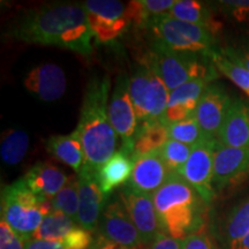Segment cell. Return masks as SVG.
I'll use <instances>...</instances> for the list:
<instances>
[{"mask_svg":"<svg viewBox=\"0 0 249 249\" xmlns=\"http://www.w3.org/2000/svg\"><path fill=\"white\" fill-rule=\"evenodd\" d=\"M52 211L66 214L77 224L79 214V179L71 176L64 188L51 201Z\"/></svg>","mask_w":249,"mask_h":249,"instance_id":"27","label":"cell"},{"mask_svg":"<svg viewBox=\"0 0 249 249\" xmlns=\"http://www.w3.org/2000/svg\"><path fill=\"white\" fill-rule=\"evenodd\" d=\"M129 80L127 74L118 76L116 87L108 103V118L118 135L123 140L121 150L132 156L133 139L139 127L138 116L129 93Z\"/></svg>","mask_w":249,"mask_h":249,"instance_id":"10","label":"cell"},{"mask_svg":"<svg viewBox=\"0 0 249 249\" xmlns=\"http://www.w3.org/2000/svg\"><path fill=\"white\" fill-rule=\"evenodd\" d=\"M209 85V80L195 79L170 91L166 111L160 121L170 126L194 117L198 102Z\"/></svg>","mask_w":249,"mask_h":249,"instance_id":"17","label":"cell"},{"mask_svg":"<svg viewBox=\"0 0 249 249\" xmlns=\"http://www.w3.org/2000/svg\"><path fill=\"white\" fill-rule=\"evenodd\" d=\"M26 249H65L61 241L38 240V239H27L24 240Z\"/></svg>","mask_w":249,"mask_h":249,"instance_id":"38","label":"cell"},{"mask_svg":"<svg viewBox=\"0 0 249 249\" xmlns=\"http://www.w3.org/2000/svg\"><path fill=\"white\" fill-rule=\"evenodd\" d=\"M183 249H213L209 236L203 227L183 240Z\"/></svg>","mask_w":249,"mask_h":249,"instance_id":"36","label":"cell"},{"mask_svg":"<svg viewBox=\"0 0 249 249\" xmlns=\"http://www.w3.org/2000/svg\"><path fill=\"white\" fill-rule=\"evenodd\" d=\"M172 173L174 172L167 167L158 150L134 161V169L127 186L138 193L154 195Z\"/></svg>","mask_w":249,"mask_h":249,"instance_id":"16","label":"cell"},{"mask_svg":"<svg viewBox=\"0 0 249 249\" xmlns=\"http://www.w3.org/2000/svg\"><path fill=\"white\" fill-rule=\"evenodd\" d=\"M208 57L210 58L211 62L213 64V66L216 67V70L229 77L230 80L234 83L235 86H238L239 88L247 93L249 97V71L246 68L239 66V65L234 64L231 60H229L225 55L220 53L219 49L213 50V52H210L208 54Z\"/></svg>","mask_w":249,"mask_h":249,"instance_id":"28","label":"cell"},{"mask_svg":"<svg viewBox=\"0 0 249 249\" xmlns=\"http://www.w3.org/2000/svg\"><path fill=\"white\" fill-rule=\"evenodd\" d=\"M249 232V201L236 207L226 220L225 233L230 246L247 235Z\"/></svg>","mask_w":249,"mask_h":249,"instance_id":"30","label":"cell"},{"mask_svg":"<svg viewBox=\"0 0 249 249\" xmlns=\"http://www.w3.org/2000/svg\"><path fill=\"white\" fill-rule=\"evenodd\" d=\"M169 15L182 22L203 27L213 35H217L222 28V24L214 20L209 6L195 0H177Z\"/></svg>","mask_w":249,"mask_h":249,"instance_id":"24","label":"cell"},{"mask_svg":"<svg viewBox=\"0 0 249 249\" xmlns=\"http://www.w3.org/2000/svg\"><path fill=\"white\" fill-rule=\"evenodd\" d=\"M167 141L169 132L163 121L155 120L140 124L133 139V161L142 156L158 151Z\"/></svg>","mask_w":249,"mask_h":249,"instance_id":"23","label":"cell"},{"mask_svg":"<svg viewBox=\"0 0 249 249\" xmlns=\"http://www.w3.org/2000/svg\"><path fill=\"white\" fill-rule=\"evenodd\" d=\"M129 93L139 124L161 119L169 103L170 90L144 62L136 67L130 76Z\"/></svg>","mask_w":249,"mask_h":249,"instance_id":"7","label":"cell"},{"mask_svg":"<svg viewBox=\"0 0 249 249\" xmlns=\"http://www.w3.org/2000/svg\"><path fill=\"white\" fill-rule=\"evenodd\" d=\"M147 249H183V240L174 239L166 233H161L152 244L147 246Z\"/></svg>","mask_w":249,"mask_h":249,"instance_id":"37","label":"cell"},{"mask_svg":"<svg viewBox=\"0 0 249 249\" xmlns=\"http://www.w3.org/2000/svg\"><path fill=\"white\" fill-rule=\"evenodd\" d=\"M29 147V136L23 130L11 129L4 133L0 144L1 160L7 165H17L23 160Z\"/></svg>","mask_w":249,"mask_h":249,"instance_id":"26","label":"cell"},{"mask_svg":"<svg viewBox=\"0 0 249 249\" xmlns=\"http://www.w3.org/2000/svg\"><path fill=\"white\" fill-rule=\"evenodd\" d=\"M193 151V147L185 143L169 140L160 149V152L163 157L165 164L172 172H178L182 169L183 165L188 160L189 156Z\"/></svg>","mask_w":249,"mask_h":249,"instance_id":"31","label":"cell"},{"mask_svg":"<svg viewBox=\"0 0 249 249\" xmlns=\"http://www.w3.org/2000/svg\"><path fill=\"white\" fill-rule=\"evenodd\" d=\"M21 42L52 45L89 55L95 39L83 4L55 2L30 8L9 31Z\"/></svg>","mask_w":249,"mask_h":249,"instance_id":"1","label":"cell"},{"mask_svg":"<svg viewBox=\"0 0 249 249\" xmlns=\"http://www.w3.org/2000/svg\"><path fill=\"white\" fill-rule=\"evenodd\" d=\"M0 249H26L23 239L2 218L0 222Z\"/></svg>","mask_w":249,"mask_h":249,"instance_id":"34","label":"cell"},{"mask_svg":"<svg viewBox=\"0 0 249 249\" xmlns=\"http://www.w3.org/2000/svg\"><path fill=\"white\" fill-rule=\"evenodd\" d=\"M98 233L108 240L129 249H140L144 246L120 198L112 200L105 205L99 219Z\"/></svg>","mask_w":249,"mask_h":249,"instance_id":"12","label":"cell"},{"mask_svg":"<svg viewBox=\"0 0 249 249\" xmlns=\"http://www.w3.org/2000/svg\"><path fill=\"white\" fill-rule=\"evenodd\" d=\"M218 142L225 147L249 149V104L244 99L233 98Z\"/></svg>","mask_w":249,"mask_h":249,"instance_id":"19","label":"cell"},{"mask_svg":"<svg viewBox=\"0 0 249 249\" xmlns=\"http://www.w3.org/2000/svg\"><path fill=\"white\" fill-rule=\"evenodd\" d=\"M76 225L77 224L66 214L52 211L43 219L31 238L38 240L60 241L71 230L75 229Z\"/></svg>","mask_w":249,"mask_h":249,"instance_id":"25","label":"cell"},{"mask_svg":"<svg viewBox=\"0 0 249 249\" xmlns=\"http://www.w3.org/2000/svg\"><path fill=\"white\" fill-rule=\"evenodd\" d=\"M51 213V202L31 192L23 179L2 188L1 218L23 240L30 239Z\"/></svg>","mask_w":249,"mask_h":249,"instance_id":"5","label":"cell"},{"mask_svg":"<svg viewBox=\"0 0 249 249\" xmlns=\"http://www.w3.org/2000/svg\"><path fill=\"white\" fill-rule=\"evenodd\" d=\"M134 169L132 156L120 149L98 170L97 178L101 189L105 195L117 187L128 182Z\"/></svg>","mask_w":249,"mask_h":249,"instance_id":"22","label":"cell"},{"mask_svg":"<svg viewBox=\"0 0 249 249\" xmlns=\"http://www.w3.org/2000/svg\"><path fill=\"white\" fill-rule=\"evenodd\" d=\"M218 140L204 139L193 147L188 160L179 171V174L200 194L203 201L209 204L214 196L213 164Z\"/></svg>","mask_w":249,"mask_h":249,"instance_id":"9","label":"cell"},{"mask_svg":"<svg viewBox=\"0 0 249 249\" xmlns=\"http://www.w3.org/2000/svg\"><path fill=\"white\" fill-rule=\"evenodd\" d=\"M149 29L155 36V42L174 51L208 55L217 49L216 35L210 30L182 22L170 15L156 21Z\"/></svg>","mask_w":249,"mask_h":249,"instance_id":"6","label":"cell"},{"mask_svg":"<svg viewBox=\"0 0 249 249\" xmlns=\"http://www.w3.org/2000/svg\"><path fill=\"white\" fill-rule=\"evenodd\" d=\"M33 193L51 202L68 181L60 169L49 163H37L22 178Z\"/></svg>","mask_w":249,"mask_h":249,"instance_id":"20","label":"cell"},{"mask_svg":"<svg viewBox=\"0 0 249 249\" xmlns=\"http://www.w3.org/2000/svg\"><path fill=\"white\" fill-rule=\"evenodd\" d=\"M249 179V149L225 147L218 142L214 152L213 188L223 191Z\"/></svg>","mask_w":249,"mask_h":249,"instance_id":"14","label":"cell"},{"mask_svg":"<svg viewBox=\"0 0 249 249\" xmlns=\"http://www.w3.org/2000/svg\"><path fill=\"white\" fill-rule=\"evenodd\" d=\"M96 171L83 166L79 173V214L77 225L89 232L98 229L99 219L105 208V194L99 186Z\"/></svg>","mask_w":249,"mask_h":249,"instance_id":"15","label":"cell"},{"mask_svg":"<svg viewBox=\"0 0 249 249\" xmlns=\"http://www.w3.org/2000/svg\"><path fill=\"white\" fill-rule=\"evenodd\" d=\"M223 12L236 22L249 21V0H224L218 2Z\"/></svg>","mask_w":249,"mask_h":249,"instance_id":"33","label":"cell"},{"mask_svg":"<svg viewBox=\"0 0 249 249\" xmlns=\"http://www.w3.org/2000/svg\"><path fill=\"white\" fill-rule=\"evenodd\" d=\"M45 148L55 160L71 166L77 173L85 164V151L80 135L75 129L68 135H53L45 142Z\"/></svg>","mask_w":249,"mask_h":249,"instance_id":"21","label":"cell"},{"mask_svg":"<svg viewBox=\"0 0 249 249\" xmlns=\"http://www.w3.org/2000/svg\"><path fill=\"white\" fill-rule=\"evenodd\" d=\"M23 85L40 101L53 102L66 91V76L57 65L46 62L31 68L24 76Z\"/></svg>","mask_w":249,"mask_h":249,"instance_id":"18","label":"cell"},{"mask_svg":"<svg viewBox=\"0 0 249 249\" xmlns=\"http://www.w3.org/2000/svg\"><path fill=\"white\" fill-rule=\"evenodd\" d=\"M230 249H249V232L240 240L230 246Z\"/></svg>","mask_w":249,"mask_h":249,"instance_id":"40","label":"cell"},{"mask_svg":"<svg viewBox=\"0 0 249 249\" xmlns=\"http://www.w3.org/2000/svg\"><path fill=\"white\" fill-rule=\"evenodd\" d=\"M144 64L160 77L170 91L191 80L213 82L218 77V71L208 55L174 51L158 42L152 43Z\"/></svg>","mask_w":249,"mask_h":249,"instance_id":"4","label":"cell"},{"mask_svg":"<svg viewBox=\"0 0 249 249\" xmlns=\"http://www.w3.org/2000/svg\"><path fill=\"white\" fill-rule=\"evenodd\" d=\"M140 249H147V247H144V248H140Z\"/></svg>","mask_w":249,"mask_h":249,"instance_id":"41","label":"cell"},{"mask_svg":"<svg viewBox=\"0 0 249 249\" xmlns=\"http://www.w3.org/2000/svg\"><path fill=\"white\" fill-rule=\"evenodd\" d=\"M95 40L111 44L132 27L128 4L116 0H88L83 2Z\"/></svg>","mask_w":249,"mask_h":249,"instance_id":"8","label":"cell"},{"mask_svg":"<svg viewBox=\"0 0 249 249\" xmlns=\"http://www.w3.org/2000/svg\"><path fill=\"white\" fill-rule=\"evenodd\" d=\"M152 198L166 234L185 240L202 229L203 205L207 203L178 172L171 174Z\"/></svg>","mask_w":249,"mask_h":249,"instance_id":"3","label":"cell"},{"mask_svg":"<svg viewBox=\"0 0 249 249\" xmlns=\"http://www.w3.org/2000/svg\"><path fill=\"white\" fill-rule=\"evenodd\" d=\"M89 249H129L116 244V242L108 240L107 238L103 236L102 234H98L93 238L92 245L90 246Z\"/></svg>","mask_w":249,"mask_h":249,"instance_id":"39","label":"cell"},{"mask_svg":"<svg viewBox=\"0 0 249 249\" xmlns=\"http://www.w3.org/2000/svg\"><path fill=\"white\" fill-rule=\"evenodd\" d=\"M60 241L65 249H89L92 245L93 238L89 231L81 226H76Z\"/></svg>","mask_w":249,"mask_h":249,"instance_id":"32","label":"cell"},{"mask_svg":"<svg viewBox=\"0 0 249 249\" xmlns=\"http://www.w3.org/2000/svg\"><path fill=\"white\" fill-rule=\"evenodd\" d=\"M233 98L225 87L213 83L207 87L195 111V119L207 139L218 140Z\"/></svg>","mask_w":249,"mask_h":249,"instance_id":"13","label":"cell"},{"mask_svg":"<svg viewBox=\"0 0 249 249\" xmlns=\"http://www.w3.org/2000/svg\"><path fill=\"white\" fill-rule=\"evenodd\" d=\"M167 132H169V140L185 143L191 147H195L196 144L207 139L195 117L170 124L167 126Z\"/></svg>","mask_w":249,"mask_h":249,"instance_id":"29","label":"cell"},{"mask_svg":"<svg viewBox=\"0 0 249 249\" xmlns=\"http://www.w3.org/2000/svg\"><path fill=\"white\" fill-rule=\"evenodd\" d=\"M220 53L239 66L249 71V44L240 46H226L219 49Z\"/></svg>","mask_w":249,"mask_h":249,"instance_id":"35","label":"cell"},{"mask_svg":"<svg viewBox=\"0 0 249 249\" xmlns=\"http://www.w3.org/2000/svg\"><path fill=\"white\" fill-rule=\"evenodd\" d=\"M110 89L107 74L90 79L76 127L85 151L83 166L96 172L117 152L118 134L108 118Z\"/></svg>","mask_w":249,"mask_h":249,"instance_id":"2","label":"cell"},{"mask_svg":"<svg viewBox=\"0 0 249 249\" xmlns=\"http://www.w3.org/2000/svg\"><path fill=\"white\" fill-rule=\"evenodd\" d=\"M119 198L138 229L143 245L149 246L161 233H165L156 211L152 195L138 193L126 185L120 189Z\"/></svg>","mask_w":249,"mask_h":249,"instance_id":"11","label":"cell"}]
</instances>
